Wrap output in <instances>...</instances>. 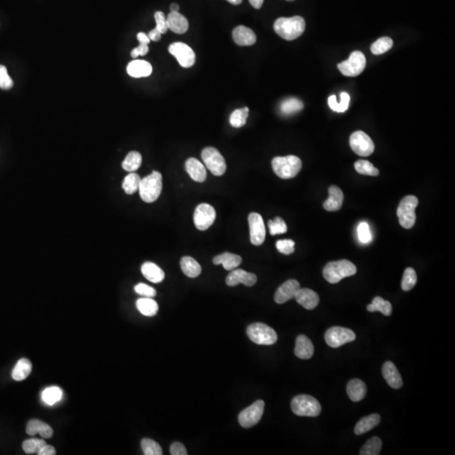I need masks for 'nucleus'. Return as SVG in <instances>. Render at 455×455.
<instances>
[{
  "instance_id": "nucleus-1",
  "label": "nucleus",
  "mask_w": 455,
  "mask_h": 455,
  "mask_svg": "<svg viewBox=\"0 0 455 455\" xmlns=\"http://www.w3.org/2000/svg\"><path fill=\"white\" fill-rule=\"evenodd\" d=\"M273 27L280 37L287 41H292L298 38L305 32L306 21L298 16H292L290 18L281 17L275 21Z\"/></svg>"
},
{
  "instance_id": "nucleus-2",
  "label": "nucleus",
  "mask_w": 455,
  "mask_h": 455,
  "mask_svg": "<svg viewBox=\"0 0 455 455\" xmlns=\"http://www.w3.org/2000/svg\"><path fill=\"white\" fill-rule=\"evenodd\" d=\"M162 175L158 171H153L149 176L141 179L140 181V197L147 204H152L161 196L162 191Z\"/></svg>"
},
{
  "instance_id": "nucleus-3",
  "label": "nucleus",
  "mask_w": 455,
  "mask_h": 455,
  "mask_svg": "<svg viewBox=\"0 0 455 455\" xmlns=\"http://www.w3.org/2000/svg\"><path fill=\"white\" fill-rule=\"evenodd\" d=\"M357 267L347 260L329 262L323 270L324 277L330 283H338L345 277L356 274Z\"/></svg>"
},
{
  "instance_id": "nucleus-4",
  "label": "nucleus",
  "mask_w": 455,
  "mask_h": 455,
  "mask_svg": "<svg viewBox=\"0 0 455 455\" xmlns=\"http://www.w3.org/2000/svg\"><path fill=\"white\" fill-rule=\"evenodd\" d=\"M272 169L280 178H293L302 169V161L295 156L275 157L272 161Z\"/></svg>"
},
{
  "instance_id": "nucleus-5",
  "label": "nucleus",
  "mask_w": 455,
  "mask_h": 455,
  "mask_svg": "<svg viewBox=\"0 0 455 455\" xmlns=\"http://www.w3.org/2000/svg\"><path fill=\"white\" fill-rule=\"evenodd\" d=\"M291 408L292 412L298 417H318L321 412L320 402L308 394H300L294 397L291 402Z\"/></svg>"
},
{
  "instance_id": "nucleus-6",
  "label": "nucleus",
  "mask_w": 455,
  "mask_h": 455,
  "mask_svg": "<svg viewBox=\"0 0 455 455\" xmlns=\"http://www.w3.org/2000/svg\"><path fill=\"white\" fill-rule=\"evenodd\" d=\"M246 333L248 337L257 345L270 346L277 341V332L266 324H251L248 326Z\"/></svg>"
},
{
  "instance_id": "nucleus-7",
  "label": "nucleus",
  "mask_w": 455,
  "mask_h": 455,
  "mask_svg": "<svg viewBox=\"0 0 455 455\" xmlns=\"http://www.w3.org/2000/svg\"><path fill=\"white\" fill-rule=\"evenodd\" d=\"M419 201L417 196H407L402 199L397 209L399 224L405 229H412L416 223V213Z\"/></svg>"
},
{
  "instance_id": "nucleus-8",
  "label": "nucleus",
  "mask_w": 455,
  "mask_h": 455,
  "mask_svg": "<svg viewBox=\"0 0 455 455\" xmlns=\"http://www.w3.org/2000/svg\"><path fill=\"white\" fill-rule=\"evenodd\" d=\"M204 165L214 176H221L226 171V162L219 150L214 147H205L201 152Z\"/></svg>"
},
{
  "instance_id": "nucleus-9",
  "label": "nucleus",
  "mask_w": 455,
  "mask_h": 455,
  "mask_svg": "<svg viewBox=\"0 0 455 455\" xmlns=\"http://www.w3.org/2000/svg\"><path fill=\"white\" fill-rule=\"evenodd\" d=\"M337 67L344 76H359L366 68V58L361 52L355 51L346 61L340 63Z\"/></svg>"
},
{
  "instance_id": "nucleus-10",
  "label": "nucleus",
  "mask_w": 455,
  "mask_h": 455,
  "mask_svg": "<svg viewBox=\"0 0 455 455\" xmlns=\"http://www.w3.org/2000/svg\"><path fill=\"white\" fill-rule=\"evenodd\" d=\"M356 339V335L350 329L334 326L326 331L325 340L329 346L333 348L343 346L344 344L351 342Z\"/></svg>"
},
{
  "instance_id": "nucleus-11",
  "label": "nucleus",
  "mask_w": 455,
  "mask_h": 455,
  "mask_svg": "<svg viewBox=\"0 0 455 455\" xmlns=\"http://www.w3.org/2000/svg\"><path fill=\"white\" fill-rule=\"evenodd\" d=\"M265 402L262 399H258L251 406L243 410L239 415V424L244 428L254 427L262 419L264 412Z\"/></svg>"
},
{
  "instance_id": "nucleus-12",
  "label": "nucleus",
  "mask_w": 455,
  "mask_h": 455,
  "mask_svg": "<svg viewBox=\"0 0 455 455\" xmlns=\"http://www.w3.org/2000/svg\"><path fill=\"white\" fill-rule=\"evenodd\" d=\"M350 146L358 156L367 157L374 151V143L371 137L363 131L354 132L350 137Z\"/></svg>"
},
{
  "instance_id": "nucleus-13",
  "label": "nucleus",
  "mask_w": 455,
  "mask_h": 455,
  "mask_svg": "<svg viewBox=\"0 0 455 455\" xmlns=\"http://www.w3.org/2000/svg\"><path fill=\"white\" fill-rule=\"evenodd\" d=\"M216 219V211L208 204H199L194 212L193 220L196 229L204 231L214 224Z\"/></svg>"
},
{
  "instance_id": "nucleus-14",
  "label": "nucleus",
  "mask_w": 455,
  "mask_h": 455,
  "mask_svg": "<svg viewBox=\"0 0 455 455\" xmlns=\"http://www.w3.org/2000/svg\"><path fill=\"white\" fill-rule=\"evenodd\" d=\"M169 52L173 55L183 68H191L196 62V54L193 50L183 42H175L169 46Z\"/></svg>"
},
{
  "instance_id": "nucleus-15",
  "label": "nucleus",
  "mask_w": 455,
  "mask_h": 455,
  "mask_svg": "<svg viewBox=\"0 0 455 455\" xmlns=\"http://www.w3.org/2000/svg\"><path fill=\"white\" fill-rule=\"evenodd\" d=\"M249 226L250 242L254 245H262L266 238V228L262 215L257 213H251L248 217Z\"/></svg>"
},
{
  "instance_id": "nucleus-16",
  "label": "nucleus",
  "mask_w": 455,
  "mask_h": 455,
  "mask_svg": "<svg viewBox=\"0 0 455 455\" xmlns=\"http://www.w3.org/2000/svg\"><path fill=\"white\" fill-rule=\"evenodd\" d=\"M300 288L299 282L297 280L290 279L283 282L275 292V302L279 305L294 298L295 295Z\"/></svg>"
},
{
  "instance_id": "nucleus-17",
  "label": "nucleus",
  "mask_w": 455,
  "mask_h": 455,
  "mask_svg": "<svg viewBox=\"0 0 455 455\" xmlns=\"http://www.w3.org/2000/svg\"><path fill=\"white\" fill-rule=\"evenodd\" d=\"M257 282V277L254 273L247 272L242 269L232 270L226 277V284L229 287H234L240 283L246 287H252Z\"/></svg>"
},
{
  "instance_id": "nucleus-18",
  "label": "nucleus",
  "mask_w": 455,
  "mask_h": 455,
  "mask_svg": "<svg viewBox=\"0 0 455 455\" xmlns=\"http://www.w3.org/2000/svg\"><path fill=\"white\" fill-rule=\"evenodd\" d=\"M294 298L300 306L308 311H312L316 308L320 302L319 295L313 290L309 288H299L295 295Z\"/></svg>"
},
{
  "instance_id": "nucleus-19",
  "label": "nucleus",
  "mask_w": 455,
  "mask_h": 455,
  "mask_svg": "<svg viewBox=\"0 0 455 455\" xmlns=\"http://www.w3.org/2000/svg\"><path fill=\"white\" fill-rule=\"evenodd\" d=\"M233 39L239 46H252L257 41V36L251 29L246 26H239L233 31Z\"/></svg>"
},
{
  "instance_id": "nucleus-20",
  "label": "nucleus",
  "mask_w": 455,
  "mask_h": 455,
  "mask_svg": "<svg viewBox=\"0 0 455 455\" xmlns=\"http://www.w3.org/2000/svg\"><path fill=\"white\" fill-rule=\"evenodd\" d=\"M382 373L384 379L393 389H399L403 385L401 375L392 362H386L383 365Z\"/></svg>"
},
{
  "instance_id": "nucleus-21",
  "label": "nucleus",
  "mask_w": 455,
  "mask_h": 455,
  "mask_svg": "<svg viewBox=\"0 0 455 455\" xmlns=\"http://www.w3.org/2000/svg\"><path fill=\"white\" fill-rule=\"evenodd\" d=\"M186 171L191 178L196 182H204L207 179L206 167L198 160L190 158L186 161Z\"/></svg>"
},
{
  "instance_id": "nucleus-22",
  "label": "nucleus",
  "mask_w": 455,
  "mask_h": 455,
  "mask_svg": "<svg viewBox=\"0 0 455 455\" xmlns=\"http://www.w3.org/2000/svg\"><path fill=\"white\" fill-rule=\"evenodd\" d=\"M166 22L169 30L176 34L186 33L189 28L187 19L179 12H171L169 14Z\"/></svg>"
},
{
  "instance_id": "nucleus-23",
  "label": "nucleus",
  "mask_w": 455,
  "mask_h": 455,
  "mask_svg": "<svg viewBox=\"0 0 455 455\" xmlns=\"http://www.w3.org/2000/svg\"><path fill=\"white\" fill-rule=\"evenodd\" d=\"M328 191L329 197L324 203V209L330 212L338 211L343 204V192L336 186H330Z\"/></svg>"
},
{
  "instance_id": "nucleus-24",
  "label": "nucleus",
  "mask_w": 455,
  "mask_h": 455,
  "mask_svg": "<svg viewBox=\"0 0 455 455\" xmlns=\"http://www.w3.org/2000/svg\"><path fill=\"white\" fill-rule=\"evenodd\" d=\"M153 68L148 62L144 60H133L127 67V74L132 78L148 77L152 74Z\"/></svg>"
},
{
  "instance_id": "nucleus-25",
  "label": "nucleus",
  "mask_w": 455,
  "mask_h": 455,
  "mask_svg": "<svg viewBox=\"0 0 455 455\" xmlns=\"http://www.w3.org/2000/svg\"><path fill=\"white\" fill-rule=\"evenodd\" d=\"M314 345L312 341L305 336L300 335L296 339L294 353L300 359H310L314 355Z\"/></svg>"
},
{
  "instance_id": "nucleus-26",
  "label": "nucleus",
  "mask_w": 455,
  "mask_h": 455,
  "mask_svg": "<svg viewBox=\"0 0 455 455\" xmlns=\"http://www.w3.org/2000/svg\"><path fill=\"white\" fill-rule=\"evenodd\" d=\"M26 433L30 436L34 435H41L43 438H50L54 435V430L48 424L45 422L39 421V420H31L26 426Z\"/></svg>"
},
{
  "instance_id": "nucleus-27",
  "label": "nucleus",
  "mask_w": 455,
  "mask_h": 455,
  "mask_svg": "<svg viewBox=\"0 0 455 455\" xmlns=\"http://www.w3.org/2000/svg\"><path fill=\"white\" fill-rule=\"evenodd\" d=\"M141 272L146 279L154 283H160L165 279V272L161 267L153 262H147L142 264Z\"/></svg>"
},
{
  "instance_id": "nucleus-28",
  "label": "nucleus",
  "mask_w": 455,
  "mask_h": 455,
  "mask_svg": "<svg viewBox=\"0 0 455 455\" xmlns=\"http://www.w3.org/2000/svg\"><path fill=\"white\" fill-rule=\"evenodd\" d=\"M346 392L349 398L354 402L360 401L364 399L367 393L366 384L361 379H351L346 386Z\"/></svg>"
},
{
  "instance_id": "nucleus-29",
  "label": "nucleus",
  "mask_w": 455,
  "mask_h": 455,
  "mask_svg": "<svg viewBox=\"0 0 455 455\" xmlns=\"http://www.w3.org/2000/svg\"><path fill=\"white\" fill-rule=\"evenodd\" d=\"M242 258L239 255L224 252L214 258V264L223 265L224 269L232 271L241 264Z\"/></svg>"
},
{
  "instance_id": "nucleus-30",
  "label": "nucleus",
  "mask_w": 455,
  "mask_h": 455,
  "mask_svg": "<svg viewBox=\"0 0 455 455\" xmlns=\"http://www.w3.org/2000/svg\"><path fill=\"white\" fill-rule=\"evenodd\" d=\"M379 422H380V416L379 414L369 415L368 417L362 418L357 423L354 432L357 435L364 434L377 427L379 424Z\"/></svg>"
},
{
  "instance_id": "nucleus-31",
  "label": "nucleus",
  "mask_w": 455,
  "mask_h": 455,
  "mask_svg": "<svg viewBox=\"0 0 455 455\" xmlns=\"http://www.w3.org/2000/svg\"><path fill=\"white\" fill-rule=\"evenodd\" d=\"M136 306L140 313L147 317H152L158 313V304L152 297H141L137 300Z\"/></svg>"
},
{
  "instance_id": "nucleus-32",
  "label": "nucleus",
  "mask_w": 455,
  "mask_h": 455,
  "mask_svg": "<svg viewBox=\"0 0 455 455\" xmlns=\"http://www.w3.org/2000/svg\"><path fill=\"white\" fill-rule=\"evenodd\" d=\"M181 268L184 274L191 278H195L201 274V267L196 260L191 257H184L181 258Z\"/></svg>"
},
{
  "instance_id": "nucleus-33",
  "label": "nucleus",
  "mask_w": 455,
  "mask_h": 455,
  "mask_svg": "<svg viewBox=\"0 0 455 455\" xmlns=\"http://www.w3.org/2000/svg\"><path fill=\"white\" fill-rule=\"evenodd\" d=\"M32 364L28 359H21L17 362L12 371V378L16 381H22L31 374Z\"/></svg>"
},
{
  "instance_id": "nucleus-34",
  "label": "nucleus",
  "mask_w": 455,
  "mask_h": 455,
  "mask_svg": "<svg viewBox=\"0 0 455 455\" xmlns=\"http://www.w3.org/2000/svg\"><path fill=\"white\" fill-rule=\"evenodd\" d=\"M367 310L369 312L379 311L385 316H391L392 314L391 304L379 296L374 297L372 304L367 306Z\"/></svg>"
},
{
  "instance_id": "nucleus-35",
  "label": "nucleus",
  "mask_w": 455,
  "mask_h": 455,
  "mask_svg": "<svg viewBox=\"0 0 455 455\" xmlns=\"http://www.w3.org/2000/svg\"><path fill=\"white\" fill-rule=\"evenodd\" d=\"M304 108V104L297 98H288L283 100L280 105V112L285 116L295 114Z\"/></svg>"
},
{
  "instance_id": "nucleus-36",
  "label": "nucleus",
  "mask_w": 455,
  "mask_h": 455,
  "mask_svg": "<svg viewBox=\"0 0 455 455\" xmlns=\"http://www.w3.org/2000/svg\"><path fill=\"white\" fill-rule=\"evenodd\" d=\"M142 164V156L137 151H132L127 155L122 162V168L128 172H134L139 169Z\"/></svg>"
},
{
  "instance_id": "nucleus-37",
  "label": "nucleus",
  "mask_w": 455,
  "mask_h": 455,
  "mask_svg": "<svg viewBox=\"0 0 455 455\" xmlns=\"http://www.w3.org/2000/svg\"><path fill=\"white\" fill-rule=\"evenodd\" d=\"M140 181H141L140 176L137 174L131 172L123 180L122 189L124 190L125 192L127 195H132V194L135 193L136 191H138Z\"/></svg>"
},
{
  "instance_id": "nucleus-38",
  "label": "nucleus",
  "mask_w": 455,
  "mask_h": 455,
  "mask_svg": "<svg viewBox=\"0 0 455 455\" xmlns=\"http://www.w3.org/2000/svg\"><path fill=\"white\" fill-rule=\"evenodd\" d=\"M63 397V391L59 387L52 386L44 389L41 398L46 405L54 406L59 402Z\"/></svg>"
},
{
  "instance_id": "nucleus-39",
  "label": "nucleus",
  "mask_w": 455,
  "mask_h": 455,
  "mask_svg": "<svg viewBox=\"0 0 455 455\" xmlns=\"http://www.w3.org/2000/svg\"><path fill=\"white\" fill-rule=\"evenodd\" d=\"M382 448V441L379 437H374L367 441L360 450L361 455H378Z\"/></svg>"
},
{
  "instance_id": "nucleus-40",
  "label": "nucleus",
  "mask_w": 455,
  "mask_h": 455,
  "mask_svg": "<svg viewBox=\"0 0 455 455\" xmlns=\"http://www.w3.org/2000/svg\"><path fill=\"white\" fill-rule=\"evenodd\" d=\"M248 116H249V108L248 107H244V108L235 110L230 116L229 122H230L232 127H237V128L243 127L246 123Z\"/></svg>"
},
{
  "instance_id": "nucleus-41",
  "label": "nucleus",
  "mask_w": 455,
  "mask_h": 455,
  "mask_svg": "<svg viewBox=\"0 0 455 455\" xmlns=\"http://www.w3.org/2000/svg\"><path fill=\"white\" fill-rule=\"evenodd\" d=\"M349 102H350L349 94L343 92L341 94V102L340 103H337L336 102V95H331L329 97V107H331V109L333 110L334 112H346L348 108Z\"/></svg>"
},
{
  "instance_id": "nucleus-42",
  "label": "nucleus",
  "mask_w": 455,
  "mask_h": 455,
  "mask_svg": "<svg viewBox=\"0 0 455 455\" xmlns=\"http://www.w3.org/2000/svg\"><path fill=\"white\" fill-rule=\"evenodd\" d=\"M393 46V40L389 37L384 36L372 44L371 52L374 55H380L389 51Z\"/></svg>"
},
{
  "instance_id": "nucleus-43",
  "label": "nucleus",
  "mask_w": 455,
  "mask_h": 455,
  "mask_svg": "<svg viewBox=\"0 0 455 455\" xmlns=\"http://www.w3.org/2000/svg\"><path fill=\"white\" fill-rule=\"evenodd\" d=\"M354 166H355V170H356L357 172L361 174V175L370 176H379V170L375 168L374 165L370 163L369 161L360 160V161H357Z\"/></svg>"
},
{
  "instance_id": "nucleus-44",
  "label": "nucleus",
  "mask_w": 455,
  "mask_h": 455,
  "mask_svg": "<svg viewBox=\"0 0 455 455\" xmlns=\"http://www.w3.org/2000/svg\"><path fill=\"white\" fill-rule=\"evenodd\" d=\"M141 447L145 455L163 454L161 445L150 438H143L141 441Z\"/></svg>"
},
{
  "instance_id": "nucleus-45",
  "label": "nucleus",
  "mask_w": 455,
  "mask_h": 455,
  "mask_svg": "<svg viewBox=\"0 0 455 455\" xmlns=\"http://www.w3.org/2000/svg\"><path fill=\"white\" fill-rule=\"evenodd\" d=\"M417 282V273L412 267H408L405 270L402 277L401 287L404 291H410L415 287Z\"/></svg>"
},
{
  "instance_id": "nucleus-46",
  "label": "nucleus",
  "mask_w": 455,
  "mask_h": 455,
  "mask_svg": "<svg viewBox=\"0 0 455 455\" xmlns=\"http://www.w3.org/2000/svg\"><path fill=\"white\" fill-rule=\"evenodd\" d=\"M46 444V442L44 441V439L31 438V439L24 441L22 443V448H23L24 452L27 454H34V453H38L41 447Z\"/></svg>"
},
{
  "instance_id": "nucleus-47",
  "label": "nucleus",
  "mask_w": 455,
  "mask_h": 455,
  "mask_svg": "<svg viewBox=\"0 0 455 455\" xmlns=\"http://www.w3.org/2000/svg\"><path fill=\"white\" fill-rule=\"evenodd\" d=\"M268 228H269L270 234L272 235L284 234L287 230V224L285 223L284 220L280 217H276L274 220H269Z\"/></svg>"
},
{
  "instance_id": "nucleus-48",
  "label": "nucleus",
  "mask_w": 455,
  "mask_h": 455,
  "mask_svg": "<svg viewBox=\"0 0 455 455\" xmlns=\"http://www.w3.org/2000/svg\"><path fill=\"white\" fill-rule=\"evenodd\" d=\"M276 247L280 253L290 255L294 252L295 243L292 239H282L276 243Z\"/></svg>"
},
{
  "instance_id": "nucleus-49",
  "label": "nucleus",
  "mask_w": 455,
  "mask_h": 455,
  "mask_svg": "<svg viewBox=\"0 0 455 455\" xmlns=\"http://www.w3.org/2000/svg\"><path fill=\"white\" fill-rule=\"evenodd\" d=\"M358 236H359L360 242L364 244H367L371 241V231L369 229V224L365 222H362L361 224H359V227H358Z\"/></svg>"
},
{
  "instance_id": "nucleus-50",
  "label": "nucleus",
  "mask_w": 455,
  "mask_h": 455,
  "mask_svg": "<svg viewBox=\"0 0 455 455\" xmlns=\"http://www.w3.org/2000/svg\"><path fill=\"white\" fill-rule=\"evenodd\" d=\"M13 85V80L9 75L6 67L0 65V88L3 89H10Z\"/></svg>"
},
{
  "instance_id": "nucleus-51",
  "label": "nucleus",
  "mask_w": 455,
  "mask_h": 455,
  "mask_svg": "<svg viewBox=\"0 0 455 455\" xmlns=\"http://www.w3.org/2000/svg\"><path fill=\"white\" fill-rule=\"evenodd\" d=\"M135 292L137 294L146 297H153L156 296V290L154 287H150L145 283H138L134 287Z\"/></svg>"
},
{
  "instance_id": "nucleus-52",
  "label": "nucleus",
  "mask_w": 455,
  "mask_h": 455,
  "mask_svg": "<svg viewBox=\"0 0 455 455\" xmlns=\"http://www.w3.org/2000/svg\"><path fill=\"white\" fill-rule=\"evenodd\" d=\"M155 19H156V28L161 34H166L169 28L168 26H167V22H166V17L165 16V14L163 12H161V11H157L155 14Z\"/></svg>"
},
{
  "instance_id": "nucleus-53",
  "label": "nucleus",
  "mask_w": 455,
  "mask_h": 455,
  "mask_svg": "<svg viewBox=\"0 0 455 455\" xmlns=\"http://www.w3.org/2000/svg\"><path fill=\"white\" fill-rule=\"evenodd\" d=\"M170 452L172 455H186L188 453L185 446L179 442H173L171 444Z\"/></svg>"
},
{
  "instance_id": "nucleus-54",
  "label": "nucleus",
  "mask_w": 455,
  "mask_h": 455,
  "mask_svg": "<svg viewBox=\"0 0 455 455\" xmlns=\"http://www.w3.org/2000/svg\"><path fill=\"white\" fill-rule=\"evenodd\" d=\"M148 50H149V48H148L147 44L139 43V46L132 50V53H131V56L132 58H134V59L138 56H144L148 53Z\"/></svg>"
},
{
  "instance_id": "nucleus-55",
  "label": "nucleus",
  "mask_w": 455,
  "mask_h": 455,
  "mask_svg": "<svg viewBox=\"0 0 455 455\" xmlns=\"http://www.w3.org/2000/svg\"><path fill=\"white\" fill-rule=\"evenodd\" d=\"M37 454L39 455H55L56 454V449L54 448L53 446L51 445L46 444L43 447H41L40 451H39L38 453Z\"/></svg>"
},
{
  "instance_id": "nucleus-56",
  "label": "nucleus",
  "mask_w": 455,
  "mask_h": 455,
  "mask_svg": "<svg viewBox=\"0 0 455 455\" xmlns=\"http://www.w3.org/2000/svg\"><path fill=\"white\" fill-rule=\"evenodd\" d=\"M161 35H162V34H161L157 29L155 28L153 29L152 31H149L148 37H149L150 40H152V41H159L161 39Z\"/></svg>"
},
{
  "instance_id": "nucleus-57",
  "label": "nucleus",
  "mask_w": 455,
  "mask_h": 455,
  "mask_svg": "<svg viewBox=\"0 0 455 455\" xmlns=\"http://www.w3.org/2000/svg\"><path fill=\"white\" fill-rule=\"evenodd\" d=\"M137 40L139 41V43H144V44H149L150 39L148 37V36H147L146 34L143 33V32H139V33L137 34Z\"/></svg>"
},
{
  "instance_id": "nucleus-58",
  "label": "nucleus",
  "mask_w": 455,
  "mask_h": 455,
  "mask_svg": "<svg viewBox=\"0 0 455 455\" xmlns=\"http://www.w3.org/2000/svg\"><path fill=\"white\" fill-rule=\"evenodd\" d=\"M249 4L257 10L262 8L263 3H264V0H249Z\"/></svg>"
},
{
  "instance_id": "nucleus-59",
  "label": "nucleus",
  "mask_w": 455,
  "mask_h": 455,
  "mask_svg": "<svg viewBox=\"0 0 455 455\" xmlns=\"http://www.w3.org/2000/svg\"><path fill=\"white\" fill-rule=\"evenodd\" d=\"M171 12H179V6L177 4H172L171 6Z\"/></svg>"
},
{
  "instance_id": "nucleus-60",
  "label": "nucleus",
  "mask_w": 455,
  "mask_h": 455,
  "mask_svg": "<svg viewBox=\"0 0 455 455\" xmlns=\"http://www.w3.org/2000/svg\"><path fill=\"white\" fill-rule=\"evenodd\" d=\"M227 1L232 4V5H234V6H239L242 3V0H227Z\"/></svg>"
},
{
  "instance_id": "nucleus-61",
  "label": "nucleus",
  "mask_w": 455,
  "mask_h": 455,
  "mask_svg": "<svg viewBox=\"0 0 455 455\" xmlns=\"http://www.w3.org/2000/svg\"><path fill=\"white\" fill-rule=\"evenodd\" d=\"M287 1H293V0H287Z\"/></svg>"
}]
</instances>
